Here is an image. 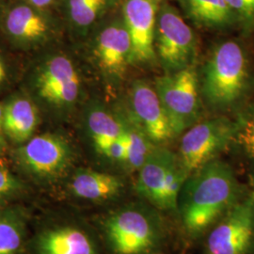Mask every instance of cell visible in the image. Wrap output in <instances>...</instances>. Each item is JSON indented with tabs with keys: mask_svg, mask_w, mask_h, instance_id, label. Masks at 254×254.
<instances>
[{
	"mask_svg": "<svg viewBox=\"0 0 254 254\" xmlns=\"http://www.w3.org/2000/svg\"><path fill=\"white\" fill-rule=\"evenodd\" d=\"M188 177L178 154L154 147L138 170L136 190L154 208L177 212L179 195Z\"/></svg>",
	"mask_w": 254,
	"mask_h": 254,
	"instance_id": "3",
	"label": "cell"
},
{
	"mask_svg": "<svg viewBox=\"0 0 254 254\" xmlns=\"http://www.w3.org/2000/svg\"><path fill=\"white\" fill-rule=\"evenodd\" d=\"M154 90L174 137L197 124L200 115V80L193 65L157 77Z\"/></svg>",
	"mask_w": 254,
	"mask_h": 254,
	"instance_id": "5",
	"label": "cell"
},
{
	"mask_svg": "<svg viewBox=\"0 0 254 254\" xmlns=\"http://www.w3.org/2000/svg\"><path fill=\"white\" fill-rule=\"evenodd\" d=\"M88 127L95 148L125 136L127 125L107 110L94 109L88 115Z\"/></svg>",
	"mask_w": 254,
	"mask_h": 254,
	"instance_id": "20",
	"label": "cell"
},
{
	"mask_svg": "<svg viewBox=\"0 0 254 254\" xmlns=\"http://www.w3.org/2000/svg\"><path fill=\"white\" fill-rule=\"evenodd\" d=\"M38 124L37 108L27 97H13L3 106V129L10 141L24 144L33 136Z\"/></svg>",
	"mask_w": 254,
	"mask_h": 254,
	"instance_id": "16",
	"label": "cell"
},
{
	"mask_svg": "<svg viewBox=\"0 0 254 254\" xmlns=\"http://www.w3.org/2000/svg\"><path fill=\"white\" fill-rule=\"evenodd\" d=\"M6 78H7V71H6L5 65L0 59V86L6 81Z\"/></svg>",
	"mask_w": 254,
	"mask_h": 254,
	"instance_id": "29",
	"label": "cell"
},
{
	"mask_svg": "<svg viewBox=\"0 0 254 254\" xmlns=\"http://www.w3.org/2000/svg\"><path fill=\"white\" fill-rule=\"evenodd\" d=\"M254 251V193L241 199L209 231L205 254H252Z\"/></svg>",
	"mask_w": 254,
	"mask_h": 254,
	"instance_id": "8",
	"label": "cell"
},
{
	"mask_svg": "<svg viewBox=\"0 0 254 254\" xmlns=\"http://www.w3.org/2000/svg\"><path fill=\"white\" fill-rule=\"evenodd\" d=\"M26 2L35 9H42L49 7L54 0H26Z\"/></svg>",
	"mask_w": 254,
	"mask_h": 254,
	"instance_id": "28",
	"label": "cell"
},
{
	"mask_svg": "<svg viewBox=\"0 0 254 254\" xmlns=\"http://www.w3.org/2000/svg\"><path fill=\"white\" fill-rule=\"evenodd\" d=\"M236 16L251 21L254 19V0H225Z\"/></svg>",
	"mask_w": 254,
	"mask_h": 254,
	"instance_id": "26",
	"label": "cell"
},
{
	"mask_svg": "<svg viewBox=\"0 0 254 254\" xmlns=\"http://www.w3.org/2000/svg\"><path fill=\"white\" fill-rule=\"evenodd\" d=\"M235 129L226 119H211L194 125L182 136L178 155L190 175L217 158L233 138Z\"/></svg>",
	"mask_w": 254,
	"mask_h": 254,
	"instance_id": "9",
	"label": "cell"
},
{
	"mask_svg": "<svg viewBox=\"0 0 254 254\" xmlns=\"http://www.w3.org/2000/svg\"><path fill=\"white\" fill-rule=\"evenodd\" d=\"M7 137L3 129V106L0 105V154H3L7 148Z\"/></svg>",
	"mask_w": 254,
	"mask_h": 254,
	"instance_id": "27",
	"label": "cell"
},
{
	"mask_svg": "<svg viewBox=\"0 0 254 254\" xmlns=\"http://www.w3.org/2000/svg\"><path fill=\"white\" fill-rule=\"evenodd\" d=\"M179 3L186 15L199 27L220 28L236 18L225 0H179Z\"/></svg>",
	"mask_w": 254,
	"mask_h": 254,
	"instance_id": "18",
	"label": "cell"
},
{
	"mask_svg": "<svg viewBox=\"0 0 254 254\" xmlns=\"http://www.w3.org/2000/svg\"><path fill=\"white\" fill-rule=\"evenodd\" d=\"M237 139L246 152L254 156V115L238 130Z\"/></svg>",
	"mask_w": 254,
	"mask_h": 254,
	"instance_id": "25",
	"label": "cell"
},
{
	"mask_svg": "<svg viewBox=\"0 0 254 254\" xmlns=\"http://www.w3.org/2000/svg\"><path fill=\"white\" fill-rule=\"evenodd\" d=\"M241 199L232 168L216 158L189 175L179 195L177 213L188 236L199 238Z\"/></svg>",
	"mask_w": 254,
	"mask_h": 254,
	"instance_id": "1",
	"label": "cell"
},
{
	"mask_svg": "<svg viewBox=\"0 0 254 254\" xmlns=\"http://www.w3.org/2000/svg\"><path fill=\"white\" fill-rule=\"evenodd\" d=\"M4 26L10 38L26 45L45 41L49 32L46 19L28 4L17 5L9 9Z\"/></svg>",
	"mask_w": 254,
	"mask_h": 254,
	"instance_id": "17",
	"label": "cell"
},
{
	"mask_svg": "<svg viewBox=\"0 0 254 254\" xmlns=\"http://www.w3.org/2000/svg\"><path fill=\"white\" fill-rule=\"evenodd\" d=\"M154 50L166 73L192 66L197 54L195 33L178 10L166 1L157 13Z\"/></svg>",
	"mask_w": 254,
	"mask_h": 254,
	"instance_id": "6",
	"label": "cell"
},
{
	"mask_svg": "<svg viewBox=\"0 0 254 254\" xmlns=\"http://www.w3.org/2000/svg\"><path fill=\"white\" fill-rule=\"evenodd\" d=\"M27 214L16 206L0 205V254H21L27 237Z\"/></svg>",
	"mask_w": 254,
	"mask_h": 254,
	"instance_id": "19",
	"label": "cell"
},
{
	"mask_svg": "<svg viewBox=\"0 0 254 254\" xmlns=\"http://www.w3.org/2000/svg\"><path fill=\"white\" fill-rule=\"evenodd\" d=\"M109 0H68V13L73 26L85 29L100 17Z\"/></svg>",
	"mask_w": 254,
	"mask_h": 254,
	"instance_id": "22",
	"label": "cell"
},
{
	"mask_svg": "<svg viewBox=\"0 0 254 254\" xmlns=\"http://www.w3.org/2000/svg\"><path fill=\"white\" fill-rule=\"evenodd\" d=\"M104 232L114 254H151L162 245L165 226L156 210L145 204H129L111 213Z\"/></svg>",
	"mask_w": 254,
	"mask_h": 254,
	"instance_id": "2",
	"label": "cell"
},
{
	"mask_svg": "<svg viewBox=\"0 0 254 254\" xmlns=\"http://www.w3.org/2000/svg\"><path fill=\"white\" fill-rule=\"evenodd\" d=\"M73 149L64 136L43 134L32 136L16 150L19 167L33 179L52 183L63 177L73 161Z\"/></svg>",
	"mask_w": 254,
	"mask_h": 254,
	"instance_id": "7",
	"label": "cell"
},
{
	"mask_svg": "<svg viewBox=\"0 0 254 254\" xmlns=\"http://www.w3.org/2000/svg\"><path fill=\"white\" fill-rule=\"evenodd\" d=\"M247 76V60L242 47L228 41L217 46L205 64L200 92L210 106L228 107L242 94Z\"/></svg>",
	"mask_w": 254,
	"mask_h": 254,
	"instance_id": "4",
	"label": "cell"
},
{
	"mask_svg": "<svg viewBox=\"0 0 254 254\" xmlns=\"http://www.w3.org/2000/svg\"><path fill=\"white\" fill-rule=\"evenodd\" d=\"M25 185L7 167L0 164V204L20 196Z\"/></svg>",
	"mask_w": 254,
	"mask_h": 254,
	"instance_id": "23",
	"label": "cell"
},
{
	"mask_svg": "<svg viewBox=\"0 0 254 254\" xmlns=\"http://www.w3.org/2000/svg\"><path fill=\"white\" fill-rule=\"evenodd\" d=\"M37 254H98L84 230L73 225H57L43 230L35 239Z\"/></svg>",
	"mask_w": 254,
	"mask_h": 254,
	"instance_id": "14",
	"label": "cell"
},
{
	"mask_svg": "<svg viewBox=\"0 0 254 254\" xmlns=\"http://www.w3.org/2000/svg\"><path fill=\"white\" fill-rule=\"evenodd\" d=\"M132 41L124 20L104 27L96 38L94 56L101 69L110 76L123 77L131 64Z\"/></svg>",
	"mask_w": 254,
	"mask_h": 254,
	"instance_id": "13",
	"label": "cell"
},
{
	"mask_svg": "<svg viewBox=\"0 0 254 254\" xmlns=\"http://www.w3.org/2000/svg\"><path fill=\"white\" fill-rule=\"evenodd\" d=\"M124 136L118 139L109 141L98 147L96 150L100 154L105 155L106 157H108L113 161L125 162L126 155H127V148H126V142H125Z\"/></svg>",
	"mask_w": 254,
	"mask_h": 254,
	"instance_id": "24",
	"label": "cell"
},
{
	"mask_svg": "<svg viewBox=\"0 0 254 254\" xmlns=\"http://www.w3.org/2000/svg\"><path fill=\"white\" fill-rule=\"evenodd\" d=\"M125 142L127 155L125 163L131 169L138 171L145 162L147 157L154 149V144L145 133L133 121L126 122Z\"/></svg>",
	"mask_w": 254,
	"mask_h": 254,
	"instance_id": "21",
	"label": "cell"
},
{
	"mask_svg": "<svg viewBox=\"0 0 254 254\" xmlns=\"http://www.w3.org/2000/svg\"><path fill=\"white\" fill-rule=\"evenodd\" d=\"M35 87L39 96L56 108L73 105L80 91V77L72 61L63 55L54 56L37 73Z\"/></svg>",
	"mask_w": 254,
	"mask_h": 254,
	"instance_id": "11",
	"label": "cell"
},
{
	"mask_svg": "<svg viewBox=\"0 0 254 254\" xmlns=\"http://www.w3.org/2000/svg\"><path fill=\"white\" fill-rule=\"evenodd\" d=\"M69 189L74 197L82 200L105 201L118 197L125 184L116 175L81 169L73 174Z\"/></svg>",
	"mask_w": 254,
	"mask_h": 254,
	"instance_id": "15",
	"label": "cell"
},
{
	"mask_svg": "<svg viewBox=\"0 0 254 254\" xmlns=\"http://www.w3.org/2000/svg\"><path fill=\"white\" fill-rule=\"evenodd\" d=\"M132 119L154 145L163 144L174 137L172 127L157 93L148 83L134 82L131 92Z\"/></svg>",
	"mask_w": 254,
	"mask_h": 254,
	"instance_id": "12",
	"label": "cell"
},
{
	"mask_svg": "<svg viewBox=\"0 0 254 254\" xmlns=\"http://www.w3.org/2000/svg\"><path fill=\"white\" fill-rule=\"evenodd\" d=\"M164 0H125L123 20L132 41L131 64H149L156 60L154 36L157 13Z\"/></svg>",
	"mask_w": 254,
	"mask_h": 254,
	"instance_id": "10",
	"label": "cell"
}]
</instances>
